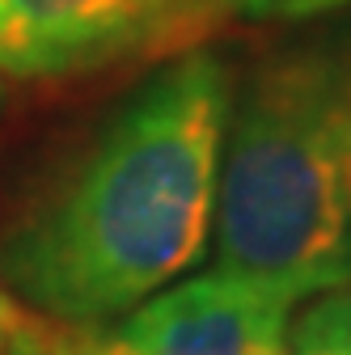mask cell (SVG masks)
<instances>
[{
	"label": "cell",
	"instance_id": "cell-1",
	"mask_svg": "<svg viewBox=\"0 0 351 355\" xmlns=\"http://www.w3.org/2000/svg\"><path fill=\"white\" fill-rule=\"evenodd\" d=\"M233 72L182 51L98 123L0 233V284L30 313L102 334L182 279L216 225Z\"/></svg>",
	"mask_w": 351,
	"mask_h": 355
},
{
	"label": "cell",
	"instance_id": "cell-7",
	"mask_svg": "<svg viewBox=\"0 0 351 355\" xmlns=\"http://www.w3.org/2000/svg\"><path fill=\"white\" fill-rule=\"evenodd\" d=\"M0 355H98V351H94V334L68 330V326H55L47 318H38L34 330H26L9 351H0Z\"/></svg>",
	"mask_w": 351,
	"mask_h": 355
},
{
	"label": "cell",
	"instance_id": "cell-4",
	"mask_svg": "<svg viewBox=\"0 0 351 355\" xmlns=\"http://www.w3.org/2000/svg\"><path fill=\"white\" fill-rule=\"evenodd\" d=\"M300 296L275 279L216 266L161 288L110 330L98 355H284Z\"/></svg>",
	"mask_w": 351,
	"mask_h": 355
},
{
	"label": "cell",
	"instance_id": "cell-9",
	"mask_svg": "<svg viewBox=\"0 0 351 355\" xmlns=\"http://www.w3.org/2000/svg\"><path fill=\"white\" fill-rule=\"evenodd\" d=\"M0 98H5V89H0Z\"/></svg>",
	"mask_w": 351,
	"mask_h": 355
},
{
	"label": "cell",
	"instance_id": "cell-3",
	"mask_svg": "<svg viewBox=\"0 0 351 355\" xmlns=\"http://www.w3.org/2000/svg\"><path fill=\"white\" fill-rule=\"evenodd\" d=\"M221 17V0H0V76L72 80L144 55H182Z\"/></svg>",
	"mask_w": 351,
	"mask_h": 355
},
{
	"label": "cell",
	"instance_id": "cell-6",
	"mask_svg": "<svg viewBox=\"0 0 351 355\" xmlns=\"http://www.w3.org/2000/svg\"><path fill=\"white\" fill-rule=\"evenodd\" d=\"M221 9L250 21H305L351 9V0H221Z\"/></svg>",
	"mask_w": 351,
	"mask_h": 355
},
{
	"label": "cell",
	"instance_id": "cell-5",
	"mask_svg": "<svg viewBox=\"0 0 351 355\" xmlns=\"http://www.w3.org/2000/svg\"><path fill=\"white\" fill-rule=\"evenodd\" d=\"M284 355H351V279L314 292L292 313Z\"/></svg>",
	"mask_w": 351,
	"mask_h": 355
},
{
	"label": "cell",
	"instance_id": "cell-8",
	"mask_svg": "<svg viewBox=\"0 0 351 355\" xmlns=\"http://www.w3.org/2000/svg\"><path fill=\"white\" fill-rule=\"evenodd\" d=\"M34 322H38V313H30V309L0 284V351H9L26 330H34Z\"/></svg>",
	"mask_w": 351,
	"mask_h": 355
},
{
	"label": "cell",
	"instance_id": "cell-2",
	"mask_svg": "<svg viewBox=\"0 0 351 355\" xmlns=\"http://www.w3.org/2000/svg\"><path fill=\"white\" fill-rule=\"evenodd\" d=\"M216 262L300 300L351 279V17L262 55L229 98Z\"/></svg>",
	"mask_w": 351,
	"mask_h": 355
}]
</instances>
